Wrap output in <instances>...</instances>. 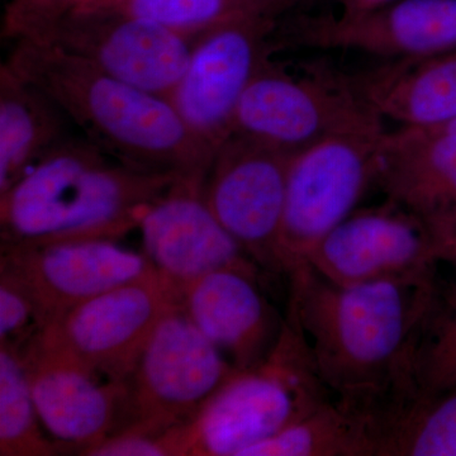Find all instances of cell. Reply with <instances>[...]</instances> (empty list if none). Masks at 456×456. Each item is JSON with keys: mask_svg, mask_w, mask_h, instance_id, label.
Instances as JSON below:
<instances>
[{"mask_svg": "<svg viewBox=\"0 0 456 456\" xmlns=\"http://www.w3.org/2000/svg\"><path fill=\"white\" fill-rule=\"evenodd\" d=\"M287 316L338 403L375 419L407 395V364L436 278L338 285L310 266L289 275Z\"/></svg>", "mask_w": 456, "mask_h": 456, "instance_id": "6da1fadb", "label": "cell"}, {"mask_svg": "<svg viewBox=\"0 0 456 456\" xmlns=\"http://www.w3.org/2000/svg\"><path fill=\"white\" fill-rule=\"evenodd\" d=\"M5 62L116 160L155 173L207 175L216 151L189 128L169 98L40 40L14 41Z\"/></svg>", "mask_w": 456, "mask_h": 456, "instance_id": "7a4b0ae2", "label": "cell"}, {"mask_svg": "<svg viewBox=\"0 0 456 456\" xmlns=\"http://www.w3.org/2000/svg\"><path fill=\"white\" fill-rule=\"evenodd\" d=\"M179 176L128 167L70 134L0 194L2 248L121 240Z\"/></svg>", "mask_w": 456, "mask_h": 456, "instance_id": "3957f363", "label": "cell"}, {"mask_svg": "<svg viewBox=\"0 0 456 456\" xmlns=\"http://www.w3.org/2000/svg\"><path fill=\"white\" fill-rule=\"evenodd\" d=\"M332 399L289 317L260 365L237 371L188 424L189 456H242Z\"/></svg>", "mask_w": 456, "mask_h": 456, "instance_id": "277c9868", "label": "cell"}, {"mask_svg": "<svg viewBox=\"0 0 456 456\" xmlns=\"http://www.w3.org/2000/svg\"><path fill=\"white\" fill-rule=\"evenodd\" d=\"M382 122L369 108L293 155L279 239L281 274L289 277L305 268L312 250L358 209L362 198L377 183L387 134Z\"/></svg>", "mask_w": 456, "mask_h": 456, "instance_id": "5b68a950", "label": "cell"}, {"mask_svg": "<svg viewBox=\"0 0 456 456\" xmlns=\"http://www.w3.org/2000/svg\"><path fill=\"white\" fill-rule=\"evenodd\" d=\"M237 371L179 305L156 327L126 380L125 428L163 432L191 424Z\"/></svg>", "mask_w": 456, "mask_h": 456, "instance_id": "8992f818", "label": "cell"}, {"mask_svg": "<svg viewBox=\"0 0 456 456\" xmlns=\"http://www.w3.org/2000/svg\"><path fill=\"white\" fill-rule=\"evenodd\" d=\"M180 305V288L160 273L75 305L31 342L126 382L161 320Z\"/></svg>", "mask_w": 456, "mask_h": 456, "instance_id": "52a82bcc", "label": "cell"}, {"mask_svg": "<svg viewBox=\"0 0 456 456\" xmlns=\"http://www.w3.org/2000/svg\"><path fill=\"white\" fill-rule=\"evenodd\" d=\"M294 154L233 134L213 156L203 185L206 202L222 226L261 269L277 274Z\"/></svg>", "mask_w": 456, "mask_h": 456, "instance_id": "ba28073f", "label": "cell"}, {"mask_svg": "<svg viewBox=\"0 0 456 456\" xmlns=\"http://www.w3.org/2000/svg\"><path fill=\"white\" fill-rule=\"evenodd\" d=\"M277 18L251 13L207 29L169 97L191 131L215 151L233 134L240 99L272 56Z\"/></svg>", "mask_w": 456, "mask_h": 456, "instance_id": "9c48e42d", "label": "cell"}, {"mask_svg": "<svg viewBox=\"0 0 456 456\" xmlns=\"http://www.w3.org/2000/svg\"><path fill=\"white\" fill-rule=\"evenodd\" d=\"M305 266L338 285L424 281L439 275L443 254L424 222L386 200L351 213L312 250Z\"/></svg>", "mask_w": 456, "mask_h": 456, "instance_id": "30bf717a", "label": "cell"}, {"mask_svg": "<svg viewBox=\"0 0 456 456\" xmlns=\"http://www.w3.org/2000/svg\"><path fill=\"white\" fill-rule=\"evenodd\" d=\"M369 108L347 75L320 71L296 77L268 59L240 99L233 134L298 152Z\"/></svg>", "mask_w": 456, "mask_h": 456, "instance_id": "8fae6325", "label": "cell"}, {"mask_svg": "<svg viewBox=\"0 0 456 456\" xmlns=\"http://www.w3.org/2000/svg\"><path fill=\"white\" fill-rule=\"evenodd\" d=\"M196 38L142 18L90 7L31 40L55 45L122 82L169 98Z\"/></svg>", "mask_w": 456, "mask_h": 456, "instance_id": "7c38bea8", "label": "cell"}, {"mask_svg": "<svg viewBox=\"0 0 456 456\" xmlns=\"http://www.w3.org/2000/svg\"><path fill=\"white\" fill-rule=\"evenodd\" d=\"M0 269L29 294L42 330L93 297L159 273L143 251L107 239L7 246Z\"/></svg>", "mask_w": 456, "mask_h": 456, "instance_id": "4fadbf2b", "label": "cell"}, {"mask_svg": "<svg viewBox=\"0 0 456 456\" xmlns=\"http://www.w3.org/2000/svg\"><path fill=\"white\" fill-rule=\"evenodd\" d=\"M204 179L206 175L179 176L147 207L139 224L143 253L179 288L218 270H239L261 278L263 269L207 204Z\"/></svg>", "mask_w": 456, "mask_h": 456, "instance_id": "5bb4252c", "label": "cell"}, {"mask_svg": "<svg viewBox=\"0 0 456 456\" xmlns=\"http://www.w3.org/2000/svg\"><path fill=\"white\" fill-rule=\"evenodd\" d=\"M36 411L60 452H84L127 425V386L29 342L20 350Z\"/></svg>", "mask_w": 456, "mask_h": 456, "instance_id": "9a60e30c", "label": "cell"}, {"mask_svg": "<svg viewBox=\"0 0 456 456\" xmlns=\"http://www.w3.org/2000/svg\"><path fill=\"white\" fill-rule=\"evenodd\" d=\"M289 44L399 59L456 51V0H399L362 14L302 18Z\"/></svg>", "mask_w": 456, "mask_h": 456, "instance_id": "2e32d148", "label": "cell"}, {"mask_svg": "<svg viewBox=\"0 0 456 456\" xmlns=\"http://www.w3.org/2000/svg\"><path fill=\"white\" fill-rule=\"evenodd\" d=\"M260 279L218 270L180 288L182 310L240 371L266 359L285 322L261 292Z\"/></svg>", "mask_w": 456, "mask_h": 456, "instance_id": "e0dca14e", "label": "cell"}, {"mask_svg": "<svg viewBox=\"0 0 456 456\" xmlns=\"http://www.w3.org/2000/svg\"><path fill=\"white\" fill-rule=\"evenodd\" d=\"M375 185L387 200L424 222L440 245L456 227V134L411 127L387 132Z\"/></svg>", "mask_w": 456, "mask_h": 456, "instance_id": "ac0fdd59", "label": "cell"}, {"mask_svg": "<svg viewBox=\"0 0 456 456\" xmlns=\"http://www.w3.org/2000/svg\"><path fill=\"white\" fill-rule=\"evenodd\" d=\"M347 79L364 103L402 127H441L456 119V51L389 59Z\"/></svg>", "mask_w": 456, "mask_h": 456, "instance_id": "d6986e66", "label": "cell"}, {"mask_svg": "<svg viewBox=\"0 0 456 456\" xmlns=\"http://www.w3.org/2000/svg\"><path fill=\"white\" fill-rule=\"evenodd\" d=\"M69 125L46 93L0 65V194L70 136Z\"/></svg>", "mask_w": 456, "mask_h": 456, "instance_id": "ffe728a7", "label": "cell"}, {"mask_svg": "<svg viewBox=\"0 0 456 456\" xmlns=\"http://www.w3.org/2000/svg\"><path fill=\"white\" fill-rule=\"evenodd\" d=\"M242 456H377V435L370 417L332 398Z\"/></svg>", "mask_w": 456, "mask_h": 456, "instance_id": "44dd1931", "label": "cell"}, {"mask_svg": "<svg viewBox=\"0 0 456 456\" xmlns=\"http://www.w3.org/2000/svg\"><path fill=\"white\" fill-rule=\"evenodd\" d=\"M377 456H456V386L399 402L375 421Z\"/></svg>", "mask_w": 456, "mask_h": 456, "instance_id": "7402d4cb", "label": "cell"}, {"mask_svg": "<svg viewBox=\"0 0 456 456\" xmlns=\"http://www.w3.org/2000/svg\"><path fill=\"white\" fill-rule=\"evenodd\" d=\"M456 386V278H437L417 326L407 364V395L428 397Z\"/></svg>", "mask_w": 456, "mask_h": 456, "instance_id": "603a6c76", "label": "cell"}, {"mask_svg": "<svg viewBox=\"0 0 456 456\" xmlns=\"http://www.w3.org/2000/svg\"><path fill=\"white\" fill-rule=\"evenodd\" d=\"M60 450L42 428L22 353L0 345V455L53 456Z\"/></svg>", "mask_w": 456, "mask_h": 456, "instance_id": "cb8c5ba5", "label": "cell"}, {"mask_svg": "<svg viewBox=\"0 0 456 456\" xmlns=\"http://www.w3.org/2000/svg\"><path fill=\"white\" fill-rule=\"evenodd\" d=\"M90 7L142 18L191 37L245 14L274 17L264 0H98Z\"/></svg>", "mask_w": 456, "mask_h": 456, "instance_id": "d4e9b609", "label": "cell"}, {"mask_svg": "<svg viewBox=\"0 0 456 456\" xmlns=\"http://www.w3.org/2000/svg\"><path fill=\"white\" fill-rule=\"evenodd\" d=\"M98 0H9L3 14L2 37L37 38L62 20Z\"/></svg>", "mask_w": 456, "mask_h": 456, "instance_id": "484cf974", "label": "cell"}, {"mask_svg": "<svg viewBox=\"0 0 456 456\" xmlns=\"http://www.w3.org/2000/svg\"><path fill=\"white\" fill-rule=\"evenodd\" d=\"M187 426L159 432L125 428L83 456H189Z\"/></svg>", "mask_w": 456, "mask_h": 456, "instance_id": "4316f807", "label": "cell"}, {"mask_svg": "<svg viewBox=\"0 0 456 456\" xmlns=\"http://www.w3.org/2000/svg\"><path fill=\"white\" fill-rule=\"evenodd\" d=\"M41 330L29 294L13 275L0 269V345L22 350Z\"/></svg>", "mask_w": 456, "mask_h": 456, "instance_id": "83f0119b", "label": "cell"}, {"mask_svg": "<svg viewBox=\"0 0 456 456\" xmlns=\"http://www.w3.org/2000/svg\"><path fill=\"white\" fill-rule=\"evenodd\" d=\"M393 0H340L341 16L355 17L391 4Z\"/></svg>", "mask_w": 456, "mask_h": 456, "instance_id": "f1b7e54d", "label": "cell"}, {"mask_svg": "<svg viewBox=\"0 0 456 456\" xmlns=\"http://www.w3.org/2000/svg\"><path fill=\"white\" fill-rule=\"evenodd\" d=\"M443 265L452 266L456 272V227L444 241L441 242Z\"/></svg>", "mask_w": 456, "mask_h": 456, "instance_id": "f546056e", "label": "cell"}, {"mask_svg": "<svg viewBox=\"0 0 456 456\" xmlns=\"http://www.w3.org/2000/svg\"><path fill=\"white\" fill-rule=\"evenodd\" d=\"M264 2L268 5L270 13L278 18L283 12L292 8L294 4L301 2V0H264Z\"/></svg>", "mask_w": 456, "mask_h": 456, "instance_id": "4dcf8cb0", "label": "cell"}, {"mask_svg": "<svg viewBox=\"0 0 456 456\" xmlns=\"http://www.w3.org/2000/svg\"><path fill=\"white\" fill-rule=\"evenodd\" d=\"M434 130L454 132V134H456V119H454V121L449 122L448 125L441 126V127H434Z\"/></svg>", "mask_w": 456, "mask_h": 456, "instance_id": "1f68e13d", "label": "cell"}, {"mask_svg": "<svg viewBox=\"0 0 456 456\" xmlns=\"http://www.w3.org/2000/svg\"><path fill=\"white\" fill-rule=\"evenodd\" d=\"M93 4H94V3H93Z\"/></svg>", "mask_w": 456, "mask_h": 456, "instance_id": "d6a6232c", "label": "cell"}]
</instances>
